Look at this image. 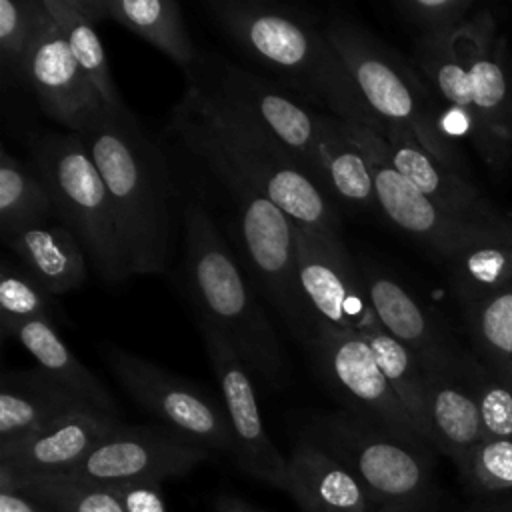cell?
<instances>
[{
	"label": "cell",
	"instance_id": "cell-1",
	"mask_svg": "<svg viewBox=\"0 0 512 512\" xmlns=\"http://www.w3.org/2000/svg\"><path fill=\"white\" fill-rule=\"evenodd\" d=\"M204 6L244 54L274 70L304 98L348 124L390 138V128L362 98L322 20L318 24L302 10L262 0H208Z\"/></svg>",
	"mask_w": 512,
	"mask_h": 512
},
{
	"label": "cell",
	"instance_id": "cell-2",
	"mask_svg": "<svg viewBox=\"0 0 512 512\" xmlns=\"http://www.w3.org/2000/svg\"><path fill=\"white\" fill-rule=\"evenodd\" d=\"M172 132L208 168L222 166L260 188L294 224L340 232L338 204L270 134L238 118L188 80Z\"/></svg>",
	"mask_w": 512,
	"mask_h": 512
},
{
	"label": "cell",
	"instance_id": "cell-3",
	"mask_svg": "<svg viewBox=\"0 0 512 512\" xmlns=\"http://www.w3.org/2000/svg\"><path fill=\"white\" fill-rule=\"evenodd\" d=\"M80 136L108 188L130 274L164 272L174 186L162 150L128 108L106 110Z\"/></svg>",
	"mask_w": 512,
	"mask_h": 512
},
{
	"label": "cell",
	"instance_id": "cell-4",
	"mask_svg": "<svg viewBox=\"0 0 512 512\" xmlns=\"http://www.w3.org/2000/svg\"><path fill=\"white\" fill-rule=\"evenodd\" d=\"M184 264L198 320L218 328L248 370L270 388L284 386L290 370L278 336L200 200L184 206Z\"/></svg>",
	"mask_w": 512,
	"mask_h": 512
},
{
	"label": "cell",
	"instance_id": "cell-5",
	"mask_svg": "<svg viewBox=\"0 0 512 512\" xmlns=\"http://www.w3.org/2000/svg\"><path fill=\"white\" fill-rule=\"evenodd\" d=\"M362 98L390 128V138H408L450 170L466 176L462 150L442 130L438 98L426 78L392 46L344 14L322 20Z\"/></svg>",
	"mask_w": 512,
	"mask_h": 512
},
{
	"label": "cell",
	"instance_id": "cell-6",
	"mask_svg": "<svg viewBox=\"0 0 512 512\" xmlns=\"http://www.w3.org/2000/svg\"><path fill=\"white\" fill-rule=\"evenodd\" d=\"M300 436L354 474L372 512H440L432 450L406 444L344 408L310 416Z\"/></svg>",
	"mask_w": 512,
	"mask_h": 512
},
{
	"label": "cell",
	"instance_id": "cell-7",
	"mask_svg": "<svg viewBox=\"0 0 512 512\" xmlns=\"http://www.w3.org/2000/svg\"><path fill=\"white\" fill-rule=\"evenodd\" d=\"M28 148L54 212L74 232L96 274L106 284L130 278L114 206L84 138L76 132H40Z\"/></svg>",
	"mask_w": 512,
	"mask_h": 512
},
{
	"label": "cell",
	"instance_id": "cell-8",
	"mask_svg": "<svg viewBox=\"0 0 512 512\" xmlns=\"http://www.w3.org/2000/svg\"><path fill=\"white\" fill-rule=\"evenodd\" d=\"M186 76L214 102L276 138L326 192L318 156L320 112L274 82L218 56H200Z\"/></svg>",
	"mask_w": 512,
	"mask_h": 512
},
{
	"label": "cell",
	"instance_id": "cell-9",
	"mask_svg": "<svg viewBox=\"0 0 512 512\" xmlns=\"http://www.w3.org/2000/svg\"><path fill=\"white\" fill-rule=\"evenodd\" d=\"M306 352L318 378L344 410L376 424L406 444L432 450L362 336L318 326Z\"/></svg>",
	"mask_w": 512,
	"mask_h": 512
},
{
	"label": "cell",
	"instance_id": "cell-10",
	"mask_svg": "<svg viewBox=\"0 0 512 512\" xmlns=\"http://www.w3.org/2000/svg\"><path fill=\"white\" fill-rule=\"evenodd\" d=\"M104 358L120 386L160 424L210 452L234 456V436L226 410L210 394L114 344L106 346Z\"/></svg>",
	"mask_w": 512,
	"mask_h": 512
},
{
	"label": "cell",
	"instance_id": "cell-11",
	"mask_svg": "<svg viewBox=\"0 0 512 512\" xmlns=\"http://www.w3.org/2000/svg\"><path fill=\"white\" fill-rule=\"evenodd\" d=\"M298 282L308 312L318 326L362 334L378 322L368 300L358 260L340 232L294 224Z\"/></svg>",
	"mask_w": 512,
	"mask_h": 512
},
{
	"label": "cell",
	"instance_id": "cell-12",
	"mask_svg": "<svg viewBox=\"0 0 512 512\" xmlns=\"http://www.w3.org/2000/svg\"><path fill=\"white\" fill-rule=\"evenodd\" d=\"M456 38L470 76L476 122L472 144L482 160L502 174L512 160V82L506 40L486 10L476 12Z\"/></svg>",
	"mask_w": 512,
	"mask_h": 512
},
{
	"label": "cell",
	"instance_id": "cell-13",
	"mask_svg": "<svg viewBox=\"0 0 512 512\" xmlns=\"http://www.w3.org/2000/svg\"><path fill=\"white\" fill-rule=\"evenodd\" d=\"M378 322L420 360L426 374L464 378L472 350L464 348L438 312L370 258H356Z\"/></svg>",
	"mask_w": 512,
	"mask_h": 512
},
{
	"label": "cell",
	"instance_id": "cell-14",
	"mask_svg": "<svg viewBox=\"0 0 512 512\" xmlns=\"http://www.w3.org/2000/svg\"><path fill=\"white\" fill-rule=\"evenodd\" d=\"M198 326L222 392L224 410L234 436V460L238 468L244 474L286 492L288 458L282 456L262 424L248 366L218 328L206 320H198Z\"/></svg>",
	"mask_w": 512,
	"mask_h": 512
},
{
	"label": "cell",
	"instance_id": "cell-15",
	"mask_svg": "<svg viewBox=\"0 0 512 512\" xmlns=\"http://www.w3.org/2000/svg\"><path fill=\"white\" fill-rule=\"evenodd\" d=\"M212 452L172 428L120 426L102 440L70 474L100 486L162 482L184 476L210 460Z\"/></svg>",
	"mask_w": 512,
	"mask_h": 512
},
{
	"label": "cell",
	"instance_id": "cell-16",
	"mask_svg": "<svg viewBox=\"0 0 512 512\" xmlns=\"http://www.w3.org/2000/svg\"><path fill=\"white\" fill-rule=\"evenodd\" d=\"M346 128L364 152L386 160L418 192H422L448 214L470 224L512 234V218L506 210H502L476 184H472L468 176L450 170L414 140L384 138L368 128L348 122Z\"/></svg>",
	"mask_w": 512,
	"mask_h": 512
},
{
	"label": "cell",
	"instance_id": "cell-17",
	"mask_svg": "<svg viewBox=\"0 0 512 512\" xmlns=\"http://www.w3.org/2000/svg\"><path fill=\"white\" fill-rule=\"evenodd\" d=\"M364 154L370 162L380 212L442 264L472 246L498 238H512V234L470 224L448 214L418 192L386 160L370 152Z\"/></svg>",
	"mask_w": 512,
	"mask_h": 512
},
{
	"label": "cell",
	"instance_id": "cell-18",
	"mask_svg": "<svg viewBox=\"0 0 512 512\" xmlns=\"http://www.w3.org/2000/svg\"><path fill=\"white\" fill-rule=\"evenodd\" d=\"M24 86L34 94L42 112L68 132H88L110 110L74 60L52 18L30 52Z\"/></svg>",
	"mask_w": 512,
	"mask_h": 512
},
{
	"label": "cell",
	"instance_id": "cell-19",
	"mask_svg": "<svg viewBox=\"0 0 512 512\" xmlns=\"http://www.w3.org/2000/svg\"><path fill=\"white\" fill-rule=\"evenodd\" d=\"M120 426L118 416L96 406H80L42 430L0 448V466L18 476L66 474Z\"/></svg>",
	"mask_w": 512,
	"mask_h": 512
},
{
	"label": "cell",
	"instance_id": "cell-20",
	"mask_svg": "<svg viewBox=\"0 0 512 512\" xmlns=\"http://www.w3.org/2000/svg\"><path fill=\"white\" fill-rule=\"evenodd\" d=\"M286 492L300 512H372L354 474L302 436L288 456Z\"/></svg>",
	"mask_w": 512,
	"mask_h": 512
},
{
	"label": "cell",
	"instance_id": "cell-21",
	"mask_svg": "<svg viewBox=\"0 0 512 512\" xmlns=\"http://www.w3.org/2000/svg\"><path fill=\"white\" fill-rule=\"evenodd\" d=\"M80 406L92 404L38 368L6 372L0 390V448L42 430Z\"/></svg>",
	"mask_w": 512,
	"mask_h": 512
},
{
	"label": "cell",
	"instance_id": "cell-22",
	"mask_svg": "<svg viewBox=\"0 0 512 512\" xmlns=\"http://www.w3.org/2000/svg\"><path fill=\"white\" fill-rule=\"evenodd\" d=\"M426 426L432 448L448 456L462 474L486 438L478 404L464 378L426 374Z\"/></svg>",
	"mask_w": 512,
	"mask_h": 512
},
{
	"label": "cell",
	"instance_id": "cell-23",
	"mask_svg": "<svg viewBox=\"0 0 512 512\" xmlns=\"http://www.w3.org/2000/svg\"><path fill=\"white\" fill-rule=\"evenodd\" d=\"M92 22L112 20L166 54L186 72L200 60L182 18L172 0H82Z\"/></svg>",
	"mask_w": 512,
	"mask_h": 512
},
{
	"label": "cell",
	"instance_id": "cell-24",
	"mask_svg": "<svg viewBox=\"0 0 512 512\" xmlns=\"http://www.w3.org/2000/svg\"><path fill=\"white\" fill-rule=\"evenodd\" d=\"M4 242L54 296L72 292L86 280L88 256L66 224H32L6 236Z\"/></svg>",
	"mask_w": 512,
	"mask_h": 512
},
{
	"label": "cell",
	"instance_id": "cell-25",
	"mask_svg": "<svg viewBox=\"0 0 512 512\" xmlns=\"http://www.w3.org/2000/svg\"><path fill=\"white\" fill-rule=\"evenodd\" d=\"M318 156L326 192L350 210L380 212L370 162L346 128V120L320 112Z\"/></svg>",
	"mask_w": 512,
	"mask_h": 512
},
{
	"label": "cell",
	"instance_id": "cell-26",
	"mask_svg": "<svg viewBox=\"0 0 512 512\" xmlns=\"http://www.w3.org/2000/svg\"><path fill=\"white\" fill-rule=\"evenodd\" d=\"M36 360V368L98 410L118 416V406L96 374L84 366L56 332L52 320H30L12 332Z\"/></svg>",
	"mask_w": 512,
	"mask_h": 512
},
{
	"label": "cell",
	"instance_id": "cell-27",
	"mask_svg": "<svg viewBox=\"0 0 512 512\" xmlns=\"http://www.w3.org/2000/svg\"><path fill=\"white\" fill-rule=\"evenodd\" d=\"M460 308L512 290V238H498L460 252L444 264Z\"/></svg>",
	"mask_w": 512,
	"mask_h": 512
},
{
	"label": "cell",
	"instance_id": "cell-28",
	"mask_svg": "<svg viewBox=\"0 0 512 512\" xmlns=\"http://www.w3.org/2000/svg\"><path fill=\"white\" fill-rule=\"evenodd\" d=\"M50 18L64 34L70 52L82 72L88 76L102 102L110 110L126 108L114 84L110 64L96 32V22L88 16L82 0H42Z\"/></svg>",
	"mask_w": 512,
	"mask_h": 512
},
{
	"label": "cell",
	"instance_id": "cell-29",
	"mask_svg": "<svg viewBox=\"0 0 512 512\" xmlns=\"http://www.w3.org/2000/svg\"><path fill=\"white\" fill-rule=\"evenodd\" d=\"M358 336L366 340L388 384L416 422L424 440L430 444L426 426V372L420 360L402 342L388 334L380 322L372 324Z\"/></svg>",
	"mask_w": 512,
	"mask_h": 512
},
{
	"label": "cell",
	"instance_id": "cell-30",
	"mask_svg": "<svg viewBox=\"0 0 512 512\" xmlns=\"http://www.w3.org/2000/svg\"><path fill=\"white\" fill-rule=\"evenodd\" d=\"M54 212L52 198L34 170L6 148L0 150V230L2 238L20 228L42 224Z\"/></svg>",
	"mask_w": 512,
	"mask_h": 512
},
{
	"label": "cell",
	"instance_id": "cell-31",
	"mask_svg": "<svg viewBox=\"0 0 512 512\" xmlns=\"http://www.w3.org/2000/svg\"><path fill=\"white\" fill-rule=\"evenodd\" d=\"M50 22L42 0H0V80L4 88L24 86L30 52Z\"/></svg>",
	"mask_w": 512,
	"mask_h": 512
},
{
	"label": "cell",
	"instance_id": "cell-32",
	"mask_svg": "<svg viewBox=\"0 0 512 512\" xmlns=\"http://www.w3.org/2000/svg\"><path fill=\"white\" fill-rule=\"evenodd\" d=\"M456 34L440 38H418L414 44V60L420 74L434 90L436 98L448 108L466 112L474 120L468 66L460 52Z\"/></svg>",
	"mask_w": 512,
	"mask_h": 512
},
{
	"label": "cell",
	"instance_id": "cell-33",
	"mask_svg": "<svg viewBox=\"0 0 512 512\" xmlns=\"http://www.w3.org/2000/svg\"><path fill=\"white\" fill-rule=\"evenodd\" d=\"M0 474L26 496L56 512H124L112 488L92 484L70 472L52 476H18L6 466H0Z\"/></svg>",
	"mask_w": 512,
	"mask_h": 512
},
{
	"label": "cell",
	"instance_id": "cell-34",
	"mask_svg": "<svg viewBox=\"0 0 512 512\" xmlns=\"http://www.w3.org/2000/svg\"><path fill=\"white\" fill-rule=\"evenodd\" d=\"M476 358L512 382V290L462 308Z\"/></svg>",
	"mask_w": 512,
	"mask_h": 512
},
{
	"label": "cell",
	"instance_id": "cell-35",
	"mask_svg": "<svg viewBox=\"0 0 512 512\" xmlns=\"http://www.w3.org/2000/svg\"><path fill=\"white\" fill-rule=\"evenodd\" d=\"M54 294H50L24 266L10 262L2 264L0 278V326L4 336L30 322L52 320L54 322Z\"/></svg>",
	"mask_w": 512,
	"mask_h": 512
},
{
	"label": "cell",
	"instance_id": "cell-36",
	"mask_svg": "<svg viewBox=\"0 0 512 512\" xmlns=\"http://www.w3.org/2000/svg\"><path fill=\"white\" fill-rule=\"evenodd\" d=\"M464 382L478 404L486 438H512V382L484 366L474 352Z\"/></svg>",
	"mask_w": 512,
	"mask_h": 512
},
{
	"label": "cell",
	"instance_id": "cell-37",
	"mask_svg": "<svg viewBox=\"0 0 512 512\" xmlns=\"http://www.w3.org/2000/svg\"><path fill=\"white\" fill-rule=\"evenodd\" d=\"M460 478L474 498L512 492V438H484Z\"/></svg>",
	"mask_w": 512,
	"mask_h": 512
},
{
	"label": "cell",
	"instance_id": "cell-38",
	"mask_svg": "<svg viewBox=\"0 0 512 512\" xmlns=\"http://www.w3.org/2000/svg\"><path fill=\"white\" fill-rule=\"evenodd\" d=\"M474 0H396L398 16L418 38L452 36L474 18Z\"/></svg>",
	"mask_w": 512,
	"mask_h": 512
},
{
	"label": "cell",
	"instance_id": "cell-39",
	"mask_svg": "<svg viewBox=\"0 0 512 512\" xmlns=\"http://www.w3.org/2000/svg\"><path fill=\"white\" fill-rule=\"evenodd\" d=\"M108 488L114 490L124 512H168L158 482H128Z\"/></svg>",
	"mask_w": 512,
	"mask_h": 512
},
{
	"label": "cell",
	"instance_id": "cell-40",
	"mask_svg": "<svg viewBox=\"0 0 512 512\" xmlns=\"http://www.w3.org/2000/svg\"><path fill=\"white\" fill-rule=\"evenodd\" d=\"M0 512H56V510L26 496L6 476L0 474Z\"/></svg>",
	"mask_w": 512,
	"mask_h": 512
},
{
	"label": "cell",
	"instance_id": "cell-41",
	"mask_svg": "<svg viewBox=\"0 0 512 512\" xmlns=\"http://www.w3.org/2000/svg\"><path fill=\"white\" fill-rule=\"evenodd\" d=\"M456 512H512V492L488 498H474L470 504Z\"/></svg>",
	"mask_w": 512,
	"mask_h": 512
},
{
	"label": "cell",
	"instance_id": "cell-42",
	"mask_svg": "<svg viewBox=\"0 0 512 512\" xmlns=\"http://www.w3.org/2000/svg\"><path fill=\"white\" fill-rule=\"evenodd\" d=\"M214 512H264L240 498H234V496H222L216 500L214 504Z\"/></svg>",
	"mask_w": 512,
	"mask_h": 512
},
{
	"label": "cell",
	"instance_id": "cell-43",
	"mask_svg": "<svg viewBox=\"0 0 512 512\" xmlns=\"http://www.w3.org/2000/svg\"><path fill=\"white\" fill-rule=\"evenodd\" d=\"M510 82H512V64H510Z\"/></svg>",
	"mask_w": 512,
	"mask_h": 512
}]
</instances>
